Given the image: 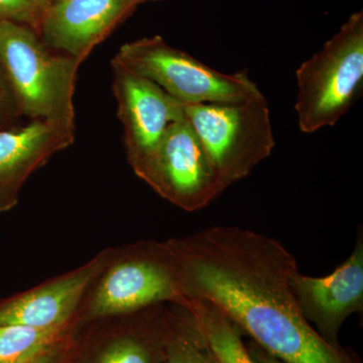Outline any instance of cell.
Returning a JSON list of instances; mask_svg holds the SVG:
<instances>
[{
  "instance_id": "cell-1",
  "label": "cell",
  "mask_w": 363,
  "mask_h": 363,
  "mask_svg": "<svg viewBox=\"0 0 363 363\" xmlns=\"http://www.w3.org/2000/svg\"><path fill=\"white\" fill-rule=\"evenodd\" d=\"M187 298L208 301L283 363H355L305 319L291 286L297 260L279 240L212 226L167 241Z\"/></svg>"
},
{
  "instance_id": "cell-2",
  "label": "cell",
  "mask_w": 363,
  "mask_h": 363,
  "mask_svg": "<svg viewBox=\"0 0 363 363\" xmlns=\"http://www.w3.org/2000/svg\"><path fill=\"white\" fill-rule=\"evenodd\" d=\"M83 62L54 54L30 26L0 21V66L20 114L76 130L75 95Z\"/></svg>"
},
{
  "instance_id": "cell-3",
  "label": "cell",
  "mask_w": 363,
  "mask_h": 363,
  "mask_svg": "<svg viewBox=\"0 0 363 363\" xmlns=\"http://www.w3.org/2000/svg\"><path fill=\"white\" fill-rule=\"evenodd\" d=\"M221 194L271 156L276 142L262 93L238 104L184 105Z\"/></svg>"
},
{
  "instance_id": "cell-4",
  "label": "cell",
  "mask_w": 363,
  "mask_h": 363,
  "mask_svg": "<svg viewBox=\"0 0 363 363\" xmlns=\"http://www.w3.org/2000/svg\"><path fill=\"white\" fill-rule=\"evenodd\" d=\"M296 79L301 131L313 133L335 125L362 87V11L353 13L319 52L301 64Z\"/></svg>"
},
{
  "instance_id": "cell-5",
  "label": "cell",
  "mask_w": 363,
  "mask_h": 363,
  "mask_svg": "<svg viewBox=\"0 0 363 363\" xmlns=\"http://www.w3.org/2000/svg\"><path fill=\"white\" fill-rule=\"evenodd\" d=\"M114 57L184 105L238 104L262 93L247 71L214 70L160 35L126 43Z\"/></svg>"
},
{
  "instance_id": "cell-6",
  "label": "cell",
  "mask_w": 363,
  "mask_h": 363,
  "mask_svg": "<svg viewBox=\"0 0 363 363\" xmlns=\"http://www.w3.org/2000/svg\"><path fill=\"white\" fill-rule=\"evenodd\" d=\"M100 274L88 303L87 316L104 318L133 314L152 306L187 301L178 267L168 243L145 241L118 252Z\"/></svg>"
},
{
  "instance_id": "cell-7",
  "label": "cell",
  "mask_w": 363,
  "mask_h": 363,
  "mask_svg": "<svg viewBox=\"0 0 363 363\" xmlns=\"http://www.w3.org/2000/svg\"><path fill=\"white\" fill-rule=\"evenodd\" d=\"M133 169L155 192L185 211L202 209L221 195L206 152L186 117L172 123Z\"/></svg>"
},
{
  "instance_id": "cell-8",
  "label": "cell",
  "mask_w": 363,
  "mask_h": 363,
  "mask_svg": "<svg viewBox=\"0 0 363 363\" xmlns=\"http://www.w3.org/2000/svg\"><path fill=\"white\" fill-rule=\"evenodd\" d=\"M111 68L117 116L123 124L126 156L133 168L149 156L172 123L185 118L184 104L116 57Z\"/></svg>"
},
{
  "instance_id": "cell-9",
  "label": "cell",
  "mask_w": 363,
  "mask_h": 363,
  "mask_svg": "<svg viewBox=\"0 0 363 363\" xmlns=\"http://www.w3.org/2000/svg\"><path fill=\"white\" fill-rule=\"evenodd\" d=\"M291 286L305 319L329 343L338 345L337 335L348 317L363 309V235L347 259L323 278L298 272Z\"/></svg>"
},
{
  "instance_id": "cell-10",
  "label": "cell",
  "mask_w": 363,
  "mask_h": 363,
  "mask_svg": "<svg viewBox=\"0 0 363 363\" xmlns=\"http://www.w3.org/2000/svg\"><path fill=\"white\" fill-rule=\"evenodd\" d=\"M147 0H61L43 11L38 33L50 49L84 62Z\"/></svg>"
},
{
  "instance_id": "cell-11",
  "label": "cell",
  "mask_w": 363,
  "mask_h": 363,
  "mask_svg": "<svg viewBox=\"0 0 363 363\" xmlns=\"http://www.w3.org/2000/svg\"><path fill=\"white\" fill-rule=\"evenodd\" d=\"M108 250L84 266L35 286L0 304V325L35 328L69 326L83 297L111 259Z\"/></svg>"
},
{
  "instance_id": "cell-12",
  "label": "cell",
  "mask_w": 363,
  "mask_h": 363,
  "mask_svg": "<svg viewBox=\"0 0 363 363\" xmlns=\"http://www.w3.org/2000/svg\"><path fill=\"white\" fill-rule=\"evenodd\" d=\"M76 130L45 121L0 128V212L18 201L28 177L75 142Z\"/></svg>"
},
{
  "instance_id": "cell-13",
  "label": "cell",
  "mask_w": 363,
  "mask_h": 363,
  "mask_svg": "<svg viewBox=\"0 0 363 363\" xmlns=\"http://www.w3.org/2000/svg\"><path fill=\"white\" fill-rule=\"evenodd\" d=\"M185 308L217 363H257L241 338V332L212 303L187 298Z\"/></svg>"
},
{
  "instance_id": "cell-14",
  "label": "cell",
  "mask_w": 363,
  "mask_h": 363,
  "mask_svg": "<svg viewBox=\"0 0 363 363\" xmlns=\"http://www.w3.org/2000/svg\"><path fill=\"white\" fill-rule=\"evenodd\" d=\"M68 326L35 328L0 325V363H28L56 347Z\"/></svg>"
},
{
  "instance_id": "cell-15",
  "label": "cell",
  "mask_w": 363,
  "mask_h": 363,
  "mask_svg": "<svg viewBox=\"0 0 363 363\" xmlns=\"http://www.w3.org/2000/svg\"><path fill=\"white\" fill-rule=\"evenodd\" d=\"M171 321L162 363H217L190 313L177 305Z\"/></svg>"
},
{
  "instance_id": "cell-16",
  "label": "cell",
  "mask_w": 363,
  "mask_h": 363,
  "mask_svg": "<svg viewBox=\"0 0 363 363\" xmlns=\"http://www.w3.org/2000/svg\"><path fill=\"white\" fill-rule=\"evenodd\" d=\"M95 363H155V355L143 338L123 336L109 343Z\"/></svg>"
},
{
  "instance_id": "cell-17",
  "label": "cell",
  "mask_w": 363,
  "mask_h": 363,
  "mask_svg": "<svg viewBox=\"0 0 363 363\" xmlns=\"http://www.w3.org/2000/svg\"><path fill=\"white\" fill-rule=\"evenodd\" d=\"M43 11L35 0H0V21H14L39 30Z\"/></svg>"
},
{
  "instance_id": "cell-18",
  "label": "cell",
  "mask_w": 363,
  "mask_h": 363,
  "mask_svg": "<svg viewBox=\"0 0 363 363\" xmlns=\"http://www.w3.org/2000/svg\"><path fill=\"white\" fill-rule=\"evenodd\" d=\"M21 116L0 66V128H13L14 121Z\"/></svg>"
},
{
  "instance_id": "cell-19",
  "label": "cell",
  "mask_w": 363,
  "mask_h": 363,
  "mask_svg": "<svg viewBox=\"0 0 363 363\" xmlns=\"http://www.w3.org/2000/svg\"><path fill=\"white\" fill-rule=\"evenodd\" d=\"M250 351V355H252L253 359L257 363H283L277 359L276 357L269 354L264 350L259 347L257 344H250V347H247Z\"/></svg>"
},
{
  "instance_id": "cell-20",
  "label": "cell",
  "mask_w": 363,
  "mask_h": 363,
  "mask_svg": "<svg viewBox=\"0 0 363 363\" xmlns=\"http://www.w3.org/2000/svg\"><path fill=\"white\" fill-rule=\"evenodd\" d=\"M56 352H55V347L52 350L48 351L40 357L35 358L33 362L28 363H57Z\"/></svg>"
},
{
  "instance_id": "cell-21",
  "label": "cell",
  "mask_w": 363,
  "mask_h": 363,
  "mask_svg": "<svg viewBox=\"0 0 363 363\" xmlns=\"http://www.w3.org/2000/svg\"><path fill=\"white\" fill-rule=\"evenodd\" d=\"M35 4L39 6L40 9L44 11L47 7L52 6V4H56V2L61 1V0H35Z\"/></svg>"
},
{
  "instance_id": "cell-22",
  "label": "cell",
  "mask_w": 363,
  "mask_h": 363,
  "mask_svg": "<svg viewBox=\"0 0 363 363\" xmlns=\"http://www.w3.org/2000/svg\"><path fill=\"white\" fill-rule=\"evenodd\" d=\"M147 1H157V0H147Z\"/></svg>"
}]
</instances>
